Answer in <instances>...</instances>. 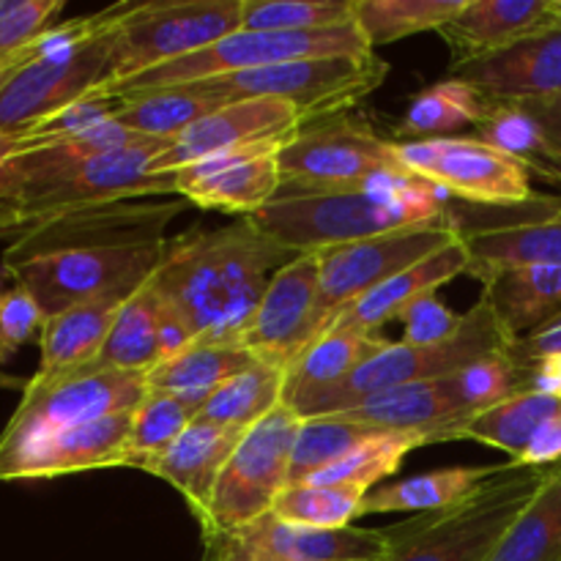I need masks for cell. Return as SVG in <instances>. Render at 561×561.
I'll return each instance as SVG.
<instances>
[{
	"mask_svg": "<svg viewBox=\"0 0 561 561\" xmlns=\"http://www.w3.org/2000/svg\"><path fill=\"white\" fill-rule=\"evenodd\" d=\"M66 0H9L0 14V66L9 64L33 38L58 25Z\"/></svg>",
	"mask_w": 561,
	"mask_h": 561,
	"instance_id": "bcb514c9",
	"label": "cell"
},
{
	"mask_svg": "<svg viewBox=\"0 0 561 561\" xmlns=\"http://www.w3.org/2000/svg\"><path fill=\"white\" fill-rule=\"evenodd\" d=\"M513 463L526 466V469H551L561 463V411L535 433L529 447Z\"/></svg>",
	"mask_w": 561,
	"mask_h": 561,
	"instance_id": "f907efd6",
	"label": "cell"
},
{
	"mask_svg": "<svg viewBox=\"0 0 561 561\" xmlns=\"http://www.w3.org/2000/svg\"><path fill=\"white\" fill-rule=\"evenodd\" d=\"M159 316H162V296L153 288V279H148L121 307L107 343L93 365L131 373L153 370L162 362Z\"/></svg>",
	"mask_w": 561,
	"mask_h": 561,
	"instance_id": "836d02e7",
	"label": "cell"
},
{
	"mask_svg": "<svg viewBox=\"0 0 561 561\" xmlns=\"http://www.w3.org/2000/svg\"><path fill=\"white\" fill-rule=\"evenodd\" d=\"M129 425L131 411L27 442H0V482L53 480L80 471L118 469Z\"/></svg>",
	"mask_w": 561,
	"mask_h": 561,
	"instance_id": "ffe728a7",
	"label": "cell"
},
{
	"mask_svg": "<svg viewBox=\"0 0 561 561\" xmlns=\"http://www.w3.org/2000/svg\"><path fill=\"white\" fill-rule=\"evenodd\" d=\"M27 387V378H20V376H11V373H3L0 370V389H11V392H25Z\"/></svg>",
	"mask_w": 561,
	"mask_h": 561,
	"instance_id": "11a10c76",
	"label": "cell"
},
{
	"mask_svg": "<svg viewBox=\"0 0 561 561\" xmlns=\"http://www.w3.org/2000/svg\"><path fill=\"white\" fill-rule=\"evenodd\" d=\"M283 387L285 370L255 362L239 376L219 383L195 420L211 422L219 427L250 431L263 416L272 414L277 405H283Z\"/></svg>",
	"mask_w": 561,
	"mask_h": 561,
	"instance_id": "d590c367",
	"label": "cell"
},
{
	"mask_svg": "<svg viewBox=\"0 0 561 561\" xmlns=\"http://www.w3.org/2000/svg\"><path fill=\"white\" fill-rule=\"evenodd\" d=\"M381 431H373L367 425L343 420V416H316V420H301L299 436L294 444V458H290V482L301 485L312 474L323 471L327 466L337 463L340 458L376 436Z\"/></svg>",
	"mask_w": 561,
	"mask_h": 561,
	"instance_id": "7bdbcfd3",
	"label": "cell"
},
{
	"mask_svg": "<svg viewBox=\"0 0 561 561\" xmlns=\"http://www.w3.org/2000/svg\"><path fill=\"white\" fill-rule=\"evenodd\" d=\"M507 469L510 463L453 466V469H436L405 477V480L383 482V485L367 491L365 504H362V518L383 513L427 515L458 507Z\"/></svg>",
	"mask_w": 561,
	"mask_h": 561,
	"instance_id": "f546056e",
	"label": "cell"
},
{
	"mask_svg": "<svg viewBox=\"0 0 561 561\" xmlns=\"http://www.w3.org/2000/svg\"><path fill=\"white\" fill-rule=\"evenodd\" d=\"M526 389L561 398V354L537 359L526 367Z\"/></svg>",
	"mask_w": 561,
	"mask_h": 561,
	"instance_id": "f5cc1de1",
	"label": "cell"
},
{
	"mask_svg": "<svg viewBox=\"0 0 561 561\" xmlns=\"http://www.w3.org/2000/svg\"><path fill=\"white\" fill-rule=\"evenodd\" d=\"M107 36L64 58L33 60L5 71L0 80V129L14 135L107 82Z\"/></svg>",
	"mask_w": 561,
	"mask_h": 561,
	"instance_id": "ac0fdd59",
	"label": "cell"
},
{
	"mask_svg": "<svg viewBox=\"0 0 561 561\" xmlns=\"http://www.w3.org/2000/svg\"><path fill=\"white\" fill-rule=\"evenodd\" d=\"M195 409L173 394L148 392L146 400L131 411L129 436L118 455V466L124 469H142L148 460L170 447L181 433L195 420Z\"/></svg>",
	"mask_w": 561,
	"mask_h": 561,
	"instance_id": "60d3db41",
	"label": "cell"
},
{
	"mask_svg": "<svg viewBox=\"0 0 561 561\" xmlns=\"http://www.w3.org/2000/svg\"><path fill=\"white\" fill-rule=\"evenodd\" d=\"M288 140L233 148V151L214 153V157L179 170L175 197L197 208H206V211L252 217L266 208L283 190L279 148Z\"/></svg>",
	"mask_w": 561,
	"mask_h": 561,
	"instance_id": "d6986e66",
	"label": "cell"
},
{
	"mask_svg": "<svg viewBox=\"0 0 561 561\" xmlns=\"http://www.w3.org/2000/svg\"><path fill=\"white\" fill-rule=\"evenodd\" d=\"M0 80H3V71H0Z\"/></svg>",
	"mask_w": 561,
	"mask_h": 561,
	"instance_id": "6f0895ef",
	"label": "cell"
},
{
	"mask_svg": "<svg viewBox=\"0 0 561 561\" xmlns=\"http://www.w3.org/2000/svg\"><path fill=\"white\" fill-rule=\"evenodd\" d=\"M518 104L537 121V126L542 129L546 140L551 142V148L561 159V96L542 99V102H518Z\"/></svg>",
	"mask_w": 561,
	"mask_h": 561,
	"instance_id": "816d5d0a",
	"label": "cell"
},
{
	"mask_svg": "<svg viewBox=\"0 0 561 561\" xmlns=\"http://www.w3.org/2000/svg\"><path fill=\"white\" fill-rule=\"evenodd\" d=\"M115 96H121L115 124L126 126V129L137 131V135L168 142H173L181 131L195 126L201 118L230 104L219 99L217 93L206 91L201 82L140 93H115Z\"/></svg>",
	"mask_w": 561,
	"mask_h": 561,
	"instance_id": "1f68e13d",
	"label": "cell"
},
{
	"mask_svg": "<svg viewBox=\"0 0 561 561\" xmlns=\"http://www.w3.org/2000/svg\"><path fill=\"white\" fill-rule=\"evenodd\" d=\"M146 373L88 365L42 389H25L0 442H27L66 427L129 414L146 400Z\"/></svg>",
	"mask_w": 561,
	"mask_h": 561,
	"instance_id": "9a60e30c",
	"label": "cell"
},
{
	"mask_svg": "<svg viewBox=\"0 0 561 561\" xmlns=\"http://www.w3.org/2000/svg\"><path fill=\"white\" fill-rule=\"evenodd\" d=\"M244 0H151L129 3L107 36V82L173 64L241 31Z\"/></svg>",
	"mask_w": 561,
	"mask_h": 561,
	"instance_id": "8992f818",
	"label": "cell"
},
{
	"mask_svg": "<svg viewBox=\"0 0 561 561\" xmlns=\"http://www.w3.org/2000/svg\"><path fill=\"white\" fill-rule=\"evenodd\" d=\"M356 0H244V31L307 33L354 22Z\"/></svg>",
	"mask_w": 561,
	"mask_h": 561,
	"instance_id": "ee69618b",
	"label": "cell"
},
{
	"mask_svg": "<svg viewBox=\"0 0 561 561\" xmlns=\"http://www.w3.org/2000/svg\"><path fill=\"white\" fill-rule=\"evenodd\" d=\"M449 387H453L460 409L469 416L482 414V411L504 403L513 394L529 392L526 389V373L510 356V348L491 356H482V359L466 365L463 370L453 373L449 376Z\"/></svg>",
	"mask_w": 561,
	"mask_h": 561,
	"instance_id": "f6af8a7d",
	"label": "cell"
},
{
	"mask_svg": "<svg viewBox=\"0 0 561 561\" xmlns=\"http://www.w3.org/2000/svg\"><path fill=\"white\" fill-rule=\"evenodd\" d=\"M373 53L367 47L365 36L356 27L348 25L327 27V31L307 33H274V31H236L230 36L219 38L211 47L192 53L173 64L157 66V69L137 75L131 80L118 82L113 88H99L110 93H140L157 91V88L190 85V82L211 80V77L239 75L250 69H266V66L290 64V60L305 58H337V55H362Z\"/></svg>",
	"mask_w": 561,
	"mask_h": 561,
	"instance_id": "30bf717a",
	"label": "cell"
},
{
	"mask_svg": "<svg viewBox=\"0 0 561 561\" xmlns=\"http://www.w3.org/2000/svg\"><path fill=\"white\" fill-rule=\"evenodd\" d=\"M334 416L367 425L373 431L420 433L427 438V444L458 442V431L471 420L460 409L449 387V376L387 389Z\"/></svg>",
	"mask_w": 561,
	"mask_h": 561,
	"instance_id": "cb8c5ba5",
	"label": "cell"
},
{
	"mask_svg": "<svg viewBox=\"0 0 561 561\" xmlns=\"http://www.w3.org/2000/svg\"><path fill=\"white\" fill-rule=\"evenodd\" d=\"M250 365H255V359L241 343L197 337L184 351L168 356L146 373L148 392L173 394L201 414L214 389Z\"/></svg>",
	"mask_w": 561,
	"mask_h": 561,
	"instance_id": "f1b7e54d",
	"label": "cell"
},
{
	"mask_svg": "<svg viewBox=\"0 0 561 561\" xmlns=\"http://www.w3.org/2000/svg\"><path fill=\"white\" fill-rule=\"evenodd\" d=\"M447 219L469 250V277L496 268L561 266L559 197L535 195L515 208L449 203Z\"/></svg>",
	"mask_w": 561,
	"mask_h": 561,
	"instance_id": "5bb4252c",
	"label": "cell"
},
{
	"mask_svg": "<svg viewBox=\"0 0 561 561\" xmlns=\"http://www.w3.org/2000/svg\"><path fill=\"white\" fill-rule=\"evenodd\" d=\"M184 206L181 197H131L55 219L5 247L0 283L31 290L47 318L148 283L168 250V225Z\"/></svg>",
	"mask_w": 561,
	"mask_h": 561,
	"instance_id": "6da1fadb",
	"label": "cell"
},
{
	"mask_svg": "<svg viewBox=\"0 0 561 561\" xmlns=\"http://www.w3.org/2000/svg\"><path fill=\"white\" fill-rule=\"evenodd\" d=\"M389 540V529H307L266 513L236 531L203 537V561H378Z\"/></svg>",
	"mask_w": 561,
	"mask_h": 561,
	"instance_id": "2e32d148",
	"label": "cell"
},
{
	"mask_svg": "<svg viewBox=\"0 0 561 561\" xmlns=\"http://www.w3.org/2000/svg\"><path fill=\"white\" fill-rule=\"evenodd\" d=\"M471 257L466 244L460 241V236L455 241H449L447 247H442L438 252H433L431 257L420 261L416 266L405 268V272L394 274L392 279H387L383 285L373 288L370 294H365L362 299H356L354 305L345 307L329 329H351V332L362 334H378V329L383 323H389L392 318H400L416 299L427 294H436L442 285H447L449 279H455L458 274H469Z\"/></svg>",
	"mask_w": 561,
	"mask_h": 561,
	"instance_id": "4316f807",
	"label": "cell"
},
{
	"mask_svg": "<svg viewBox=\"0 0 561 561\" xmlns=\"http://www.w3.org/2000/svg\"><path fill=\"white\" fill-rule=\"evenodd\" d=\"M425 444L427 438L420 433L381 431L301 485H356L373 491L378 488V482L392 477L414 449L425 447Z\"/></svg>",
	"mask_w": 561,
	"mask_h": 561,
	"instance_id": "ab89813d",
	"label": "cell"
},
{
	"mask_svg": "<svg viewBox=\"0 0 561 561\" xmlns=\"http://www.w3.org/2000/svg\"><path fill=\"white\" fill-rule=\"evenodd\" d=\"M398 146L411 175L469 206L515 208L537 195L531 170L480 137L405 140Z\"/></svg>",
	"mask_w": 561,
	"mask_h": 561,
	"instance_id": "7c38bea8",
	"label": "cell"
},
{
	"mask_svg": "<svg viewBox=\"0 0 561 561\" xmlns=\"http://www.w3.org/2000/svg\"><path fill=\"white\" fill-rule=\"evenodd\" d=\"M14 137L9 131L0 129V239H9L14 241L16 230H14V217H11V208L9 201H5V192H3V170L9 164V159L14 157Z\"/></svg>",
	"mask_w": 561,
	"mask_h": 561,
	"instance_id": "db71d44e",
	"label": "cell"
},
{
	"mask_svg": "<svg viewBox=\"0 0 561 561\" xmlns=\"http://www.w3.org/2000/svg\"><path fill=\"white\" fill-rule=\"evenodd\" d=\"M137 288L140 285H124V288L80 301L58 316H49L42 329V337H38V348H42L38 370L27 378L25 389L49 387V383L93 365L107 343L121 307Z\"/></svg>",
	"mask_w": 561,
	"mask_h": 561,
	"instance_id": "603a6c76",
	"label": "cell"
},
{
	"mask_svg": "<svg viewBox=\"0 0 561 561\" xmlns=\"http://www.w3.org/2000/svg\"><path fill=\"white\" fill-rule=\"evenodd\" d=\"M557 471H559V477H561V463H559V466H557Z\"/></svg>",
	"mask_w": 561,
	"mask_h": 561,
	"instance_id": "9f6ffc18",
	"label": "cell"
},
{
	"mask_svg": "<svg viewBox=\"0 0 561 561\" xmlns=\"http://www.w3.org/2000/svg\"><path fill=\"white\" fill-rule=\"evenodd\" d=\"M299 427L301 416L283 403L244 431L219 474L206 515L197 520L203 537L236 531L272 513L277 496L290 482Z\"/></svg>",
	"mask_w": 561,
	"mask_h": 561,
	"instance_id": "8fae6325",
	"label": "cell"
},
{
	"mask_svg": "<svg viewBox=\"0 0 561 561\" xmlns=\"http://www.w3.org/2000/svg\"><path fill=\"white\" fill-rule=\"evenodd\" d=\"M367 491L356 485H288L274 502L279 520L307 529H348L362 518Z\"/></svg>",
	"mask_w": 561,
	"mask_h": 561,
	"instance_id": "b9f144b4",
	"label": "cell"
},
{
	"mask_svg": "<svg viewBox=\"0 0 561 561\" xmlns=\"http://www.w3.org/2000/svg\"><path fill=\"white\" fill-rule=\"evenodd\" d=\"M318 279L321 252H301L274 274L241 332V345L252 359L288 373L301 351L316 340Z\"/></svg>",
	"mask_w": 561,
	"mask_h": 561,
	"instance_id": "e0dca14e",
	"label": "cell"
},
{
	"mask_svg": "<svg viewBox=\"0 0 561 561\" xmlns=\"http://www.w3.org/2000/svg\"><path fill=\"white\" fill-rule=\"evenodd\" d=\"M47 316L22 285L0 288V365L11 362L22 345L42 337Z\"/></svg>",
	"mask_w": 561,
	"mask_h": 561,
	"instance_id": "7dc6e473",
	"label": "cell"
},
{
	"mask_svg": "<svg viewBox=\"0 0 561 561\" xmlns=\"http://www.w3.org/2000/svg\"><path fill=\"white\" fill-rule=\"evenodd\" d=\"M458 239V230L449 219L420 228L398 230V233L376 236V239L354 241V244L321 250V279H318L316 305V340L329 329V323L348 305L370 294L373 288L392 279L394 274L416 266L431 257L449 241Z\"/></svg>",
	"mask_w": 561,
	"mask_h": 561,
	"instance_id": "4fadbf2b",
	"label": "cell"
},
{
	"mask_svg": "<svg viewBox=\"0 0 561 561\" xmlns=\"http://www.w3.org/2000/svg\"><path fill=\"white\" fill-rule=\"evenodd\" d=\"M453 197L414 175H394L362 190L277 195L252 222L296 252H321L420 225L444 222Z\"/></svg>",
	"mask_w": 561,
	"mask_h": 561,
	"instance_id": "277c9868",
	"label": "cell"
},
{
	"mask_svg": "<svg viewBox=\"0 0 561 561\" xmlns=\"http://www.w3.org/2000/svg\"><path fill=\"white\" fill-rule=\"evenodd\" d=\"M477 137L524 162L531 175L561 184V159L546 140L537 121L520 104L493 102V110L474 126Z\"/></svg>",
	"mask_w": 561,
	"mask_h": 561,
	"instance_id": "f35d334b",
	"label": "cell"
},
{
	"mask_svg": "<svg viewBox=\"0 0 561 561\" xmlns=\"http://www.w3.org/2000/svg\"><path fill=\"white\" fill-rule=\"evenodd\" d=\"M561 411V398L546 392H520L504 403L471 416L458 431V442H480L485 447L502 449L518 460L535 433Z\"/></svg>",
	"mask_w": 561,
	"mask_h": 561,
	"instance_id": "e575fe53",
	"label": "cell"
},
{
	"mask_svg": "<svg viewBox=\"0 0 561 561\" xmlns=\"http://www.w3.org/2000/svg\"><path fill=\"white\" fill-rule=\"evenodd\" d=\"M449 77L474 85L491 102L518 104L557 99L561 96V22L485 58L449 66Z\"/></svg>",
	"mask_w": 561,
	"mask_h": 561,
	"instance_id": "7402d4cb",
	"label": "cell"
},
{
	"mask_svg": "<svg viewBox=\"0 0 561 561\" xmlns=\"http://www.w3.org/2000/svg\"><path fill=\"white\" fill-rule=\"evenodd\" d=\"M241 436H244V431H236V427H219L211 422L192 420L190 427L164 453H159L157 458L142 466V471L173 485L190 504V513L195 515V520H201L206 515L208 502H211L219 474H222L225 463L230 460Z\"/></svg>",
	"mask_w": 561,
	"mask_h": 561,
	"instance_id": "484cf974",
	"label": "cell"
},
{
	"mask_svg": "<svg viewBox=\"0 0 561 561\" xmlns=\"http://www.w3.org/2000/svg\"><path fill=\"white\" fill-rule=\"evenodd\" d=\"M389 64L376 53L337 55V58H305L290 64L266 66V69L239 71L203 80L206 91L217 93L225 102L241 99H283L310 121L343 115L362 99L370 96L387 80Z\"/></svg>",
	"mask_w": 561,
	"mask_h": 561,
	"instance_id": "9c48e42d",
	"label": "cell"
},
{
	"mask_svg": "<svg viewBox=\"0 0 561 561\" xmlns=\"http://www.w3.org/2000/svg\"><path fill=\"white\" fill-rule=\"evenodd\" d=\"M488 561H561V477L557 466H551L540 491Z\"/></svg>",
	"mask_w": 561,
	"mask_h": 561,
	"instance_id": "8d00e7d4",
	"label": "cell"
},
{
	"mask_svg": "<svg viewBox=\"0 0 561 561\" xmlns=\"http://www.w3.org/2000/svg\"><path fill=\"white\" fill-rule=\"evenodd\" d=\"M561 354V316L551 318L548 323H542L540 329H535L531 334L526 337L515 340L510 345V356L520 365V370L531 365L537 359H546V356Z\"/></svg>",
	"mask_w": 561,
	"mask_h": 561,
	"instance_id": "681fc988",
	"label": "cell"
},
{
	"mask_svg": "<svg viewBox=\"0 0 561 561\" xmlns=\"http://www.w3.org/2000/svg\"><path fill=\"white\" fill-rule=\"evenodd\" d=\"M463 0H356L354 22L367 47L400 42L422 31H442Z\"/></svg>",
	"mask_w": 561,
	"mask_h": 561,
	"instance_id": "74e56055",
	"label": "cell"
},
{
	"mask_svg": "<svg viewBox=\"0 0 561 561\" xmlns=\"http://www.w3.org/2000/svg\"><path fill=\"white\" fill-rule=\"evenodd\" d=\"M168 146L170 142H151L102 157H85L71 142L16 151L3 170L16 239L102 203L175 197V173H153L151 168Z\"/></svg>",
	"mask_w": 561,
	"mask_h": 561,
	"instance_id": "3957f363",
	"label": "cell"
},
{
	"mask_svg": "<svg viewBox=\"0 0 561 561\" xmlns=\"http://www.w3.org/2000/svg\"><path fill=\"white\" fill-rule=\"evenodd\" d=\"M279 195H299L362 190L394 175H411V170L400 159L398 142L383 140L365 121L343 113L299 126L279 148Z\"/></svg>",
	"mask_w": 561,
	"mask_h": 561,
	"instance_id": "ba28073f",
	"label": "cell"
},
{
	"mask_svg": "<svg viewBox=\"0 0 561 561\" xmlns=\"http://www.w3.org/2000/svg\"><path fill=\"white\" fill-rule=\"evenodd\" d=\"M299 255L250 217H239L217 230L192 228L170 239L151 279L164 305L190 323L195 340L241 343L272 277Z\"/></svg>",
	"mask_w": 561,
	"mask_h": 561,
	"instance_id": "7a4b0ae2",
	"label": "cell"
},
{
	"mask_svg": "<svg viewBox=\"0 0 561 561\" xmlns=\"http://www.w3.org/2000/svg\"><path fill=\"white\" fill-rule=\"evenodd\" d=\"M387 343L389 340L378 337V334H362L334 327L327 329L321 337L312 340L301 351L299 359L285 373L283 403L305 420V414L318 398L343 387Z\"/></svg>",
	"mask_w": 561,
	"mask_h": 561,
	"instance_id": "83f0119b",
	"label": "cell"
},
{
	"mask_svg": "<svg viewBox=\"0 0 561 561\" xmlns=\"http://www.w3.org/2000/svg\"><path fill=\"white\" fill-rule=\"evenodd\" d=\"M548 471L510 460V469L469 502L389 526V551L378 561H488L515 518L529 507Z\"/></svg>",
	"mask_w": 561,
	"mask_h": 561,
	"instance_id": "5b68a950",
	"label": "cell"
},
{
	"mask_svg": "<svg viewBox=\"0 0 561 561\" xmlns=\"http://www.w3.org/2000/svg\"><path fill=\"white\" fill-rule=\"evenodd\" d=\"M305 126L299 110L283 99H241L225 104L217 113L206 115L181 131L162 153L151 162L153 173H179L201 159L233 148L257 146V142L288 140Z\"/></svg>",
	"mask_w": 561,
	"mask_h": 561,
	"instance_id": "44dd1931",
	"label": "cell"
},
{
	"mask_svg": "<svg viewBox=\"0 0 561 561\" xmlns=\"http://www.w3.org/2000/svg\"><path fill=\"white\" fill-rule=\"evenodd\" d=\"M474 279L482 283V299L493 307L513 340L561 316V266L496 268Z\"/></svg>",
	"mask_w": 561,
	"mask_h": 561,
	"instance_id": "4dcf8cb0",
	"label": "cell"
},
{
	"mask_svg": "<svg viewBox=\"0 0 561 561\" xmlns=\"http://www.w3.org/2000/svg\"><path fill=\"white\" fill-rule=\"evenodd\" d=\"M403 321V343L409 345H438L453 337L460 327V316H455L436 294L416 299L400 316Z\"/></svg>",
	"mask_w": 561,
	"mask_h": 561,
	"instance_id": "c3c4849f",
	"label": "cell"
},
{
	"mask_svg": "<svg viewBox=\"0 0 561 561\" xmlns=\"http://www.w3.org/2000/svg\"><path fill=\"white\" fill-rule=\"evenodd\" d=\"M557 22L561 0H463L438 33L453 53V66H463Z\"/></svg>",
	"mask_w": 561,
	"mask_h": 561,
	"instance_id": "d4e9b609",
	"label": "cell"
},
{
	"mask_svg": "<svg viewBox=\"0 0 561 561\" xmlns=\"http://www.w3.org/2000/svg\"><path fill=\"white\" fill-rule=\"evenodd\" d=\"M515 340L499 321L493 307L485 299L477 301L469 312L460 316L458 332L438 345H409L389 340L378 354H373L343 387L332 389L329 394L318 398L305 414V420L316 416H334L345 409H354L362 400L373 398L387 389L403 387L416 381H436L453 373L463 370L471 362L482 356L507 351Z\"/></svg>",
	"mask_w": 561,
	"mask_h": 561,
	"instance_id": "52a82bcc",
	"label": "cell"
},
{
	"mask_svg": "<svg viewBox=\"0 0 561 561\" xmlns=\"http://www.w3.org/2000/svg\"><path fill=\"white\" fill-rule=\"evenodd\" d=\"M491 110L493 102L485 93L458 77H447V80L422 88L411 99L394 135L409 137V142L455 137L453 131L463 129V126H477Z\"/></svg>",
	"mask_w": 561,
	"mask_h": 561,
	"instance_id": "d6a6232c",
	"label": "cell"
}]
</instances>
